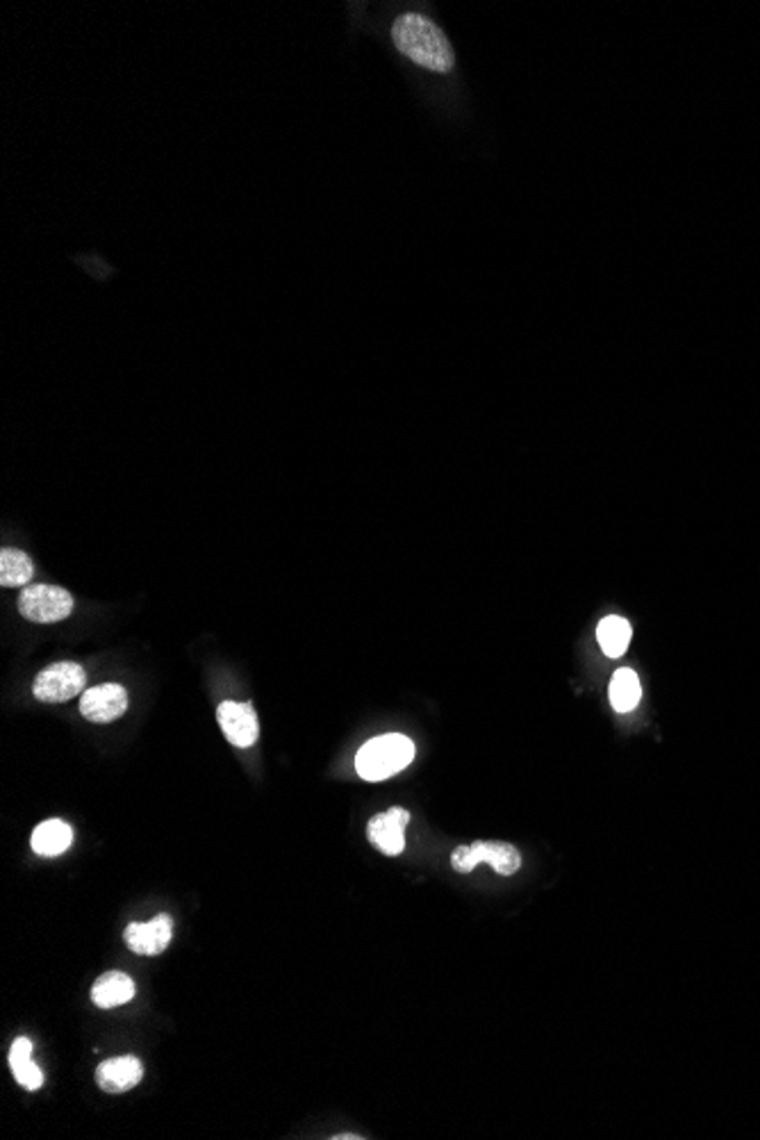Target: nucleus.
Listing matches in <instances>:
<instances>
[{"label": "nucleus", "mask_w": 760, "mask_h": 1140, "mask_svg": "<svg viewBox=\"0 0 760 1140\" xmlns=\"http://www.w3.org/2000/svg\"><path fill=\"white\" fill-rule=\"evenodd\" d=\"M392 39L408 60L423 69L436 73H449L453 69L451 43L431 19L414 12L399 17L392 26Z\"/></svg>", "instance_id": "obj_1"}, {"label": "nucleus", "mask_w": 760, "mask_h": 1140, "mask_svg": "<svg viewBox=\"0 0 760 1140\" xmlns=\"http://www.w3.org/2000/svg\"><path fill=\"white\" fill-rule=\"evenodd\" d=\"M414 759V742L401 733L371 737L356 756V770L364 781H386L406 770Z\"/></svg>", "instance_id": "obj_2"}, {"label": "nucleus", "mask_w": 760, "mask_h": 1140, "mask_svg": "<svg viewBox=\"0 0 760 1140\" xmlns=\"http://www.w3.org/2000/svg\"><path fill=\"white\" fill-rule=\"evenodd\" d=\"M479 863L492 865L501 876H512L521 868V854L510 842L497 840H477L471 845L456 847L451 854V868L462 874H469Z\"/></svg>", "instance_id": "obj_3"}, {"label": "nucleus", "mask_w": 760, "mask_h": 1140, "mask_svg": "<svg viewBox=\"0 0 760 1140\" xmlns=\"http://www.w3.org/2000/svg\"><path fill=\"white\" fill-rule=\"evenodd\" d=\"M19 613L34 624H56L73 613V597L58 585H26L19 597Z\"/></svg>", "instance_id": "obj_4"}, {"label": "nucleus", "mask_w": 760, "mask_h": 1140, "mask_svg": "<svg viewBox=\"0 0 760 1140\" xmlns=\"http://www.w3.org/2000/svg\"><path fill=\"white\" fill-rule=\"evenodd\" d=\"M87 685V672L78 663H56L37 674L32 692L34 700L43 704H64L82 695Z\"/></svg>", "instance_id": "obj_5"}, {"label": "nucleus", "mask_w": 760, "mask_h": 1140, "mask_svg": "<svg viewBox=\"0 0 760 1140\" xmlns=\"http://www.w3.org/2000/svg\"><path fill=\"white\" fill-rule=\"evenodd\" d=\"M217 720H219V726H221L226 740L232 747L249 750L258 742L260 722H258V713L251 704L223 702L217 708Z\"/></svg>", "instance_id": "obj_6"}, {"label": "nucleus", "mask_w": 760, "mask_h": 1140, "mask_svg": "<svg viewBox=\"0 0 760 1140\" xmlns=\"http://www.w3.org/2000/svg\"><path fill=\"white\" fill-rule=\"evenodd\" d=\"M128 711V692L123 685L106 683L82 692L80 713L87 722L108 724L119 720Z\"/></svg>", "instance_id": "obj_7"}, {"label": "nucleus", "mask_w": 760, "mask_h": 1140, "mask_svg": "<svg viewBox=\"0 0 760 1140\" xmlns=\"http://www.w3.org/2000/svg\"><path fill=\"white\" fill-rule=\"evenodd\" d=\"M410 824V813L406 809L392 806L386 813H378L367 824V837L371 845L383 852L386 856H399L406 850V826Z\"/></svg>", "instance_id": "obj_8"}, {"label": "nucleus", "mask_w": 760, "mask_h": 1140, "mask_svg": "<svg viewBox=\"0 0 760 1140\" xmlns=\"http://www.w3.org/2000/svg\"><path fill=\"white\" fill-rule=\"evenodd\" d=\"M173 938V920L167 913L156 915L151 922H132L123 931L126 945L139 956L162 954Z\"/></svg>", "instance_id": "obj_9"}, {"label": "nucleus", "mask_w": 760, "mask_h": 1140, "mask_svg": "<svg viewBox=\"0 0 760 1140\" xmlns=\"http://www.w3.org/2000/svg\"><path fill=\"white\" fill-rule=\"evenodd\" d=\"M141 1077H144V1065L137 1057H117L108 1059L97 1068V1083L106 1093L119 1096L132 1090Z\"/></svg>", "instance_id": "obj_10"}, {"label": "nucleus", "mask_w": 760, "mask_h": 1140, "mask_svg": "<svg viewBox=\"0 0 760 1140\" xmlns=\"http://www.w3.org/2000/svg\"><path fill=\"white\" fill-rule=\"evenodd\" d=\"M73 842V829L62 820H46L41 822L30 837L32 852L43 859H56L64 854Z\"/></svg>", "instance_id": "obj_11"}, {"label": "nucleus", "mask_w": 760, "mask_h": 1140, "mask_svg": "<svg viewBox=\"0 0 760 1140\" xmlns=\"http://www.w3.org/2000/svg\"><path fill=\"white\" fill-rule=\"evenodd\" d=\"M134 998V981L123 972H106L91 988V1002L99 1009L123 1007Z\"/></svg>", "instance_id": "obj_12"}, {"label": "nucleus", "mask_w": 760, "mask_h": 1140, "mask_svg": "<svg viewBox=\"0 0 760 1140\" xmlns=\"http://www.w3.org/2000/svg\"><path fill=\"white\" fill-rule=\"evenodd\" d=\"M633 626L620 615H608L597 626V640L608 658H622L629 650Z\"/></svg>", "instance_id": "obj_13"}, {"label": "nucleus", "mask_w": 760, "mask_h": 1140, "mask_svg": "<svg viewBox=\"0 0 760 1140\" xmlns=\"http://www.w3.org/2000/svg\"><path fill=\"white\" fill-rule=\"evenodd\" d=\"M608 695H610V704L617 713H631L638 708L640 700H642V685H640V678L633 670L629 667H622L617 670L610 678V687H608Z\"/></svg>", "instance_id": "obj_14"}, {"label": "nucleus", "mask_w": 760, "mask_h": 1140, "mask_svg": "<svg viewBox=\"0 0 760 1140\" xmlns=\"http://www.w3.org/2000/svg\"><path fill=\"white\" fill-rule=\"evenodd\" d=\"M10 1068L26 1090H39L43 1086V1072L32 1061V1040H14V1045L10 1050Z\"/></svg>", "instance_id": "obj_15"}, {"label": "nucleus", "mask_w": 760, "mask_h": 1140, "mask_svg": "<svg viewBox=\"0 0 760 1140\" xmlns=\"http://www.w3.org/2000/svg\"><path fill=\"white\" fill-rule=\"evenodd\" d=\"M34 576L32 561L19 549L0 552V585L3 587H26Z\"/></svg>", "instance_id": "obj_16"}]
</instances>
